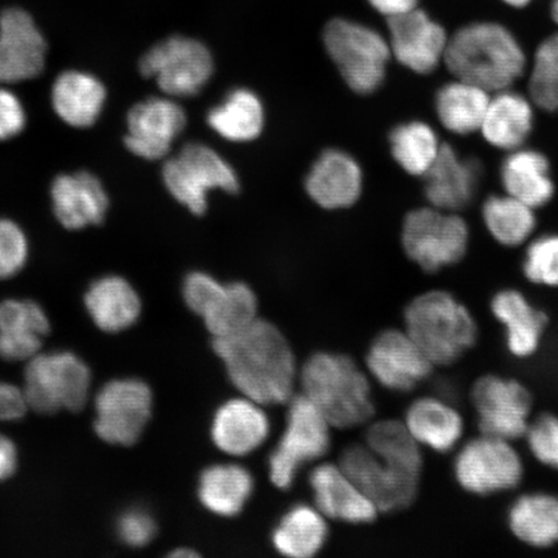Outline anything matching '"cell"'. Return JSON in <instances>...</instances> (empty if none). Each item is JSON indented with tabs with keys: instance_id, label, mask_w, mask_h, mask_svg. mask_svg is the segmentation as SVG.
<instances>
[{
	"instance_id": "6da1fadb",
	"label": "cell",
	"mask_w": 558,
	"mask_h": 558,
	"mask_svg": "<svg viewBox=\"0 0 558 558\" xmlns=\"http://www.w3.org/2000/svg\"><path fill=\"white\" fill-rule=\"evenodd\" d=\"M213 347L227 368L230 381L260 404L290 401L294 392L296 361L288 339L269 320L253 324L226 338H214Z\"/></svg>"
},
{
	"instance_id": "7a4b0ae2",
	"label": "cell",
	"mask_w": 558,
	"mask_h": 558,
	"mask_svg": "<svg viewBox=\"0 0 558 558\" xmlns=\"http://www.w3.org/2000/svg\"><path fill=\"white\" fill-rule=\"evenodd\" d=\"M444 61L457 80L488 93L511 87L526 66L519 41L506 27L494 23L472 24L453 34Z\"/></svg>"
},
{
	"instance_id": "3957f363",
	"label": "cell",
	"mask_w": 558,
	"mask_h": 558,
	"mask_svg": "<svg viewBox=\"0 0 558 558\" xmlns=\"http://www.w3.org/2000/svg\"><path fill=\"white\" fill-rule=\"evenodd\" d=\"M302 387L331 427H357L375 413L367 376L345 354L311 355L302 369Z\"/></svg>"
},
{
	"instance_id": "277c9868",
	"label": "cell",
	"mask_w": 558,
	"mask_h": 558,
	"mask_svg": "<svg viewBox=\"0 0 558 558\" xmlns=\"http://www.w3.org/2000/svg\"><path fill=\"white\" fill-rule=\"evenodd\" d=\"M404 326L435 367L456 364L478 337L471 312L446 291H429L415 298L404 310Z\"/></svg>"
},
{
	"instance_id": "5b68a950",
	"label": "cell",
	"mask_w": 558,
	"mask_h": 558,
	"mask_svg": "<svg viewBox=\"0 0 558 558\" xmlns=\"http://www.w3.org/2000/svg\"><path fill=\"white\" fill-rule=\"evenodd\" d=\"M324 41L327 52L354 93H375L386 78L390 46L378 32L344 19L326 25Z\"/></svg>"
},
{
	"instance_id": "8992f818",
	"label": "cell",
	"mask_w": 558,
	"mask_h": 558,
	"mask_svg": "<svg viewBox=\"0 0 558 558\" xmlns=\"http://www.w3.org/2000/svg\"><path fill=\"white\" fill-rule=\"evenodd\" d=\"M90 387L88 366L75 354H37L25 369V396L29 407L40 414L85 408Z\"/></svg>"
},
{
	"instance_id": "52a82bcc",
	"label": "cell",
	"mask_w": 558,
	"mask_h": 558,
	"mask_svg": "<svg viewBox=\"0 0 558 558\" xmlns=\"http://www.w3.org/2000/svg\"><path fill=\"white\" fill-rule=\"evenodd\" d=\"M330 427L304 395L291 400L283 435L269 457V476L276 487L289 490L304 464L329 451Z\"/></svg>"
},
{
	"instance_id": "ba28073f",
	"label": "cell",
	"mask_w": 558,
	"mask_h": 558,
	"mask_svg": "<svg viewBox=\"0 0 558 558\" xmlns=\"http://www.w3.org/2000/svg\"><path fill=\"white\" fill-rule=\"evenodd\" d=\"M469 241V227L456 213L436 207L418 208L403 222L404 253L429 274L462 260Z\"/></svg>"
},
{
	"instance_id": "9c48e42d",
	"label": "cell",
	"mask_w": 558,
	"mask_h": 558,
	"mask_svg": "<svg viewBox=\"0 0 558 558\" xmlns=\"http://www.w3.org/2000/svg\"><path fill=\"white\" fill-rule=\"evenodd\" d=\"M167 190L194 215H204L207 195L215 190L227 193L240 191L233 167L207 145L192 143L163 166Z\"/></svg>"
},
{
	"instance_id": "30bf717a",
	"label": "cell",
	"mask_w": 558,
	"mask_h": 558,
	"mask_svg": "<svg viewBox=\"0 0 558 558\" xmlns=\"http://www.w3.org/2000/svg\"><path fill=\"white\" fill-rule=\"evenodd\" d=\"M145 78L156 80L172 97L198 95L214 74V60L201 41L174 35L150 48L140 61Z\"/></svg>"
},
{
	"instance_id": "8fae6325",
	"label": "cell",
	"mask_w": 558,
	"mask_h": 558,
	"mask_svg": "<svg viewBox=\"0 0 558 558\" xmlns=\"http://www.w3.org/2000/svg\"><path fill=\"white\" fill-rule=\"evenodd\" d=\"M453 470L458 484L476 495L512 490L523 477L522 460L511 441L486 435L460 449Z\"/></svg>"
},
{
	"instance_id": "7c38bea8",
	"label": "cell",
	"mask_w": 558,
	"mask_h": 558,
	"mask_svg": "<svg viewBox=\"0 0 558 558\" xmlns=\"http://www.w3.org/2000/svg\"><path fill=\"white\" fill-rule=\"evenodd\" d=\"M340 466L379 512L402 511L417 497L422 474L386 462L366 445L349 446L341 453Z\"/></svg>"
},
{
	"instance_id": "4fadbf2b",
	"label": "cell",
	"mask_w": 558,
	"mask_h": 558,
	"mask_svg": "<svg viewBox=\"0 0 558 558\" xmlns=\"http://www.w3.org/2000/svg\"><path fill=\"white\" fill-rule=\"evenodd\" d=\"M185 303L214 338L246 329L257 318V298L246 283L226 284L207 274L194 276L186 284Z\"/></svg>"
},
{
	"instance_id": "5bb4252c",
	"label": "cell",
	"mask_w": 558,
	"mask_h": 558,
	"mask_svg": "<svg viewBox=\"0 0 558 558\" xmlns=\"http://www.w3.org/2000/svg\"><path fill=\"white\" fill-rule=\"evenodd\" d=\"M471 401L476 410L480 435L511 442L525 437L533 397L520 381L497 375L481 376L473 384Z\"/></svg>"
},
{
	"instance_id": "9a60e30c",
	"label": "cell",
	"mask_w": 558,
	"mask_h": 558,
	"mask_svg": "<svg viewBox=\"0 0 558 558\" xmlns=\"http://www.w3.org/2000/svg\"><path fill=\"white\" fill-rule=\"evenodd\" d=\"M151 409L153 393L145 381H109L96 397V434L111 445H135L149 422Z\"/></svg>"
},
{
	"instance_id": "2e32d148",
	"label": "cell",
	"mask_w": 558,
	"mask_h": 558,
	"mask_svg": "<svg viewBox=\"0 0 558 558\" xmlns=\"http://www.w3.org/2000/svg\"><path fill=\"white\" fill-rule=\"evenodd\" d=\"M368 372L384 388L407 393L434 373V364L407 331L387 330L368 349Z\"/></svg>"
},
{
	"instance_id": "e0dca14e",
	"label": "cell",
	"mask_w": 558,
	"mask_h": 558,
	"mask_svg": "<svg viewBox=\"0 0 558 558\" xmlns=\"http://www.w3.org/2000/svg\"><path fill=\"white\" fill-rule=\"evenodd\" d=\"M185 125L186 114L179 104L150 97L130 110L125 146L132 155L144 159L165 158Z\"/></svg>"
},
{
	"instance_id": "ac0fdd59",
	"label": "cell",
	"mask_w": 558,
	"mask_h": 558,
	"mask_svg": "<svg viewBox=\"0 0 558 558\" xmlns=\"http://www.w3.org/2000/svg\"><path fill=\"white\" fill-rule=\"evenodd\" d=\"M47 44L33 17L9 9L0 15V83L29 81L45 68Z\"/></svg>"
},
{
	"instance_id": "d6986e66",
	"label": "cell",
	"mask_w": 558,
	"mask_h": 558,
	"mask_svg": "<svg viewBox=\"0 0 558 558\" xmlns=\"http://www.w3.org/2000/svg\"><path fill=\"white\" fill-rule=\"evenodd\" d=\"M389 46L397 61L417 74H429L445 60L449 37L427 13L413 10L388 19Z\"/></svg>"
},
{
	"instance_id": "ffe728a7",
	"label": "cell",
	"mask_w": 558,
	"mask_h": 558,
	"mask_svg": "<svg viewBox=\"0 0 558 558\" xmlns=\"http://www.w3.org/2000/svg\"><path fill=\"white\" fill-rule=\"evenodd\" d=\"M425 195L432 207L457 213L471 204L481 178L477 160L465 159L449 144H442L438 157L424 174Z\"/></svg>"
},
{
	"instance_id": "44dd1931",
	"label": "cell",
	"mask_w": 558,
	"mask_h": 558,
	"mask_svg": "<svg viewBox=\"0 0 558 558\" xmlns=\"http://www.w3.org/2000/svg\"><path fill=\"white\" fill-rule=\"evenodd\" d=\"M56 218L70 230L100 225L109 208V198L95 174L80 171L60 174L51 187Z\"/></svg>"
},
{
	"instance_id": "7402d4cb",
	"label": "cell",
	"mask_w": 558,
	"mask_h": 558,
	"mask_svg": "<svg viewBox=\"0 0 558 558\" xmlns=\"http://www.w3.org/2000/svg\"><path fill=\"white\" fill-rule=\"evenodd\" d=\"M317 509L327 518L348 523H369L378 518L379 509L341 466L323 464L310 476Z\"/></svg>"
},
{
	"instance_id": "603a6c76",
	"label": "cell",
	"mask_w": 558,
	"mask_h": 558,
	"mask_svg": "<svg viewBox=\"0 0 558 558\" xmlns=\"http://www.w3.org/2000/svg\"><path fill=\"white\" fill-rule=\"evenodd\" d=\"M269 430V418L260 403L246 397L221 404L213 418L211 438L222 452L243 457L260 448Z\"/></svg>"
},
{
	"instance_id": "cb8c5ba5",
	"label": "cell",
	"mask_w": 558,
	"mask_h": 558,
	"mask_svg": "<svg viewBox=\"0 0 558 558\" xmlns=\"http://www.w3.org/2000/svg\"><path fill=\"white\" fill-rule=\"evenodd\" d=\"M305 190L320 207L337 209L352 206L362 192L361 167L344 151L326 150L306 177Z\"/></svg>"
},
{
	"instance_id": "d4e9b609",
	"label": "cell",
	"mask_w": 558,
	"mask_h": 558,
	"mask_svg": "<svg viewBox=\"0 0 558 558\" xmlns=\"http://www.w3.org/2000/svg\"><path fill=\"white\" fill-rule=\"evenodd\" d=\"M492 312L507 330V344L514 357L526 359L538 351L548 326L546 313L534 308L518 290H504L494 296Z\"/></svg>"
},
{
	"instance_id": "484cf974",
	"label": "cell",
	"mask_w": 558,
	"mask_h": 558,
	"mask_svg": "<svg viewBox=\"0 0 558 558\" xmlns=\"http://www.w3.org/2000/svg\"><path fill=\"white\" fill-rule=\"evenodd\" d=\"M403 423L418 445L442 453L456 448L464 432L459 411L436 397H422L411 403Z\"/></svg>"
},
{
	"instance_id": "4316f807",
	"label": "cell",
	"mask_w": 558,
	"mask_h": 558,
	"mask_svg": "<svg viewBox=\"0 0 558 558\" xmlns=\"http://www.w3.org/2000/svg\"><path fill=\"white\" fill-rule=\"evenodd\" d=\"M533 124L532 102L505 89L492 97L480 131L495 148L512 151L525 144Z\"/></svg>"
},
{
	"instance_id": "83f0119b",
	"label": "cell",
	"mask_w": 558,
	"mask_h": 558,
	"mask_svg": "<svg viewBox=\"0 0 558 558\" xmlns=\"http://www.w3.org/2000/svg\"><path fill=\"white\" fill-rule=\"evenodd\" d=\"M85 303L94 323L107 332L129 329L142 313V300L136 290L117 276L102 277L90 284Z\"/></svg>"
},
{
	"instance_id": "f1b7e54d",
	"label": "cell",
	"mask_w": 558,
	"mask_h": 558,
	"mask_svg": "<svg viewBox=\"0 0 558 558\" xmlns=\"http://www.w3.org/2000/svg\"><path fill=\"white\" fill-rule=\"evenodd\" d=\"M107 89L88 73L65 72L52 87V105L62 121L72 128L86 129L100 117Z\"/></svg>"
},
{
	"instance_id": "f546056e",
	"label": "cell",
	"mask_w": 558,
	"mask_h": 558,
	"mask_svg": "<svg viewBox=\"0 0 558 558\" xmlns=\"http://www.w3.org/2000/svg\"><path fill=\"white\" fill-rule=\"evenodd\" d=\"M500 178L506 193L530 207H543L554 197L549 162L539 151L512 150L501 165Z\"/></svg>"
},
{
	"instance_id": "4dcf8cb0",
	"label": "cell",
	"mask_w": 558,
	"mask_h": 558,
	"mask_svg": "<svg viewBox=\"0 0 558 558\" xmlns=\"http://www.w3.org/2000/svg\"><path fill=\"white\" fill-rule=\"evenodd\" d=\"M254 487L253 474L244 466L214 464L201 473L198 499L207 511L221 518H234L246 506Z\"/></svg>"
},
{
	"instance_id": "1f68e13d",
	"label": "cell",
	"mask_w": 558,
	"mask_h": 558,
	"mask_svg": "<svg viewBox=\"0 0 558 558\" xmlns=\"http://www.w3.org/2000/svg\"><path fill=\"white\" fill-rule=\"evenodd\" d=\"M515 538L534 548H549L558 543V497L553 494L522 495L508 514Z\"/></svg>"
},
{
	"instance_id": "d6a6232c",
	"label": "cell",
	"mask_w": 558,
	"mask_h": 558,
	"mask_svg": "<svg viewBox=\"0 0 558 558\" xmlns=\"http://www.w3.org/2000/svg\"><path fill=\"white\" fill-rule=\"evenodd\" d=\"M329 536L324 514L306 505H296L278 521L271 543L278 554L292 558L317 555Z\"/></svg>"
},
{
	"instance_id": "836d02e7",
	"label": "cell",
	"mask_w": 558,
	"mask_h": 558,
	"mask_svg": "<svg viewBox=\"0 0 558 558\" xmlns=\"http://www.w3.org/2000/svg\"><path fill=\"white\" fill-rule=\"evenodd\" d=\"M492 96L470 82L456 80L438 90L436 111L446 130L460 136L480 131Z\"/></svg>"
},
{
	"instance_id": "e575fe53",
	"label": "cell",
	"mask_w": 558,
	"mask_h": 558,
	"mask_svg": "<svg viewBox=\"0 0 558 558\" xmlns=\"http://www.w3.org/2000/svg\"><path fill=\"white\" fill-rule=\"evenodd\" d=\"M209 128L233 143H247L259 137L264 128L263 104L253 90L239 88L209 111Z\"/></svg>"
},
{
	"instance_id": "d590c367",
	"label": "cell",
	"mask_w": 558,
	"mask_h": 558,
	"mask_svg": "<svg viewBox=\"0 0 558 558\" xmlns=\"http://www.w3.org/2000/svg\"><path fill=\"white\" fill-rule=\"evenodd\" d=\"M483 218L494 240L508 247L526 242L536 226L534 208L508 194L488 198Z\"/></svg>"
},
{
	"instance_id": "8d00e7d4",
	"label": "cell",
	"mask_w": 558,
	"mask_h": 558,
	"mask_svg": "<svg viewBox=\"0 0 558 558\" xmlns=\"http://www.w3.org/2000/svg\"><path fill=\"white\" fill-rule=\"evenodd\" d=\"M389 142L396 162L413 177H424L429 171L442 145L434 129L424 122L397 125Z\"/></svg>"
},
{
	"instance_id": "74e56055",
	"label": "cell",
	"mask_w": 558,
	"mask_h": 558,
	"mask_svg": "<svg viewBox=\"0 0 558 558\" xmlns=\"http://www.w3.org/2000/svg\"><path fill=\"white\" fill-rule=\"evenodd\" d=\"M366 446L386 462L422 474V446L416 442L403 422L388 418L369 425L366 432Z\"/></svg>"
},
{
	"instance_id": "f35d334b",
	"label": "cell",
	"mask_w": 558,
	"mask_h": 558,
	"mask_svg": "<svg viewBox=\"0 0 558 558\" xmlns=\"http://www.w3.org/2000/svg\"><path fill=\"white\" fill-rule=\"evenodd\" d=\"M529 89L536 107L558 110V33L536 50Z\"/></svg>"
},
{
	"instance_id": "ab89813d",
	"label": "cell",
	"mask_w": 558,
	"mask_h": 558,
	"mask_svg": "<svg viewBox=\"0 0 558 558\" xmlns=\"http://www.w3.org/2000/svg\"><path fill=\"white\" fill-rule=\"evenodd\" d=\"M50 331V320L32 300L0 303V335L5 338L41 340Z\"/></svg>"
},
{
	"instance_id": "60d3db41",
	"label": "cell",
	"mask_w": 558,
	"mask_h": 558,
	"mask_svg": "<svg viewBox=\"0 0 558 558\" xmlns=\"http://www.w3.org/2000/svg\"><path fill=\"white\" fill-rule=\"evenodd\" d=\"M523 274L530 282L558 288V235H543L530 244Z\"/></svg>"
},
{
	"instance_id": "b9f144b4",
	"label": "cell",
	"mask_w": 558,
	"mask_h": 558,
	"mask_svg": "<svg viewBox=\"0 0 558 558\" xmlns=\"http://www.w3.org/2000/svg\"><path fill=\"white\" fill-rule=\"evenodd\" d=\"M525 438L535 459L558 471V416L544 413L530 421Z\"/></svg>"
},
{
	"instance_id": "7bdbcfd3",
	"label": "cell",
	"mask_w": 558,
	"mask_h": 558,
	"mask_svg": "<svg viewBox=\"0 0 558 558\" xmlns=\"http://www.w3.org/2000/svg\"><path fill=\"white\" fill-rule=\"evenodd\" d=\"M27 260V241L15 222L0 219V279L19 274Z\"/></svg>"
},
{
	"instance_id": "ee69618b",
	"label": "cell",
	"mask_w": 558,
	"mask_h": 558,
	"mask_svg": "<svg viewBox=\"0 0 558 558\" xmlns=\"http://www.w3.org/2000/svg\"><path fill=\"white\" fill-rule=\"evenodd\" d=\"M117 533L128 546L142 548L156 538L157 523L145 509L132 508L118 519Z\"/></svg>"
},
{
	"instance_id": "f6af8a7d",
	"label": "cell",
	"mask_w": 558,
	"mask_h": 558,
	"mask_svg": "<svg viewBox=\"0 0 558 558\" xmlns=\"http://www.w3.org/2000/svg\"><path fill=\"white\" fill-rule=\"evenodd\" d=\"M25 124L26 114L19 97L0 88V142L21 134Z\"/></svg>"
},
{
	"instance_id": "bcb514c9",
	"label": "cell",
	"mask_w": 558,
	"mask_h": 558,
	"mask_svg": "<svg viewBox=\"0 0 558 558\" xmlns=\"http://www.w3.org/2000/svg\"><path fill=\"white\" fill-rule=\"evenodd\" d=\"M27 403L24 390L12 384L0 383V421H17L25 415Z\"/></svg>"
},
{
	"instance_id": "7dc6e473",
	"label": "cell",
	"mask_w": 558,
	"mask_h": 558,
	"mask_svg": "<svg viewBox=\"0 0 558 558\" xmlns=\"http://www.w3.org/2000/svg\"><path fill=\"white\" fill-rule=\"evenodd\" d=\"M17 466V450L10 438L0 435V481L9 478Z\"/></svg>"
},
{
	"instance_id": "c3c4849f",
	"label": "cell",
	"mask_w": 558,
	"mask_h": 558,
	"mask_svg": "<svg viewBox=\"0 0 558 558\" xmlns=\"http://www.w3.org/2000/svg\"><path fill=\"white\" fill-rule=\"evenodd\" d=\"M381 15L392 19L416 9L417 0H368Z\"/></svg>"
},
{
	"instance_id": "681fc988",
	"label": "cell",
	"mask_w": 558,
	"mask_h": 558,
	"mask_svg": "<svg viewBox=\"0 0 558 558\" xmlns=\"http://www.w3.org/2000/svg\"><path fill=\"white\" fill-rule=\"evenodd\" d=\"M172 557H195L198 556L197 553H194L192 549H179L174 550V553L171 554Z\"/></svg>"
},
{
	"instance_id": "f907efd6",
	"label": "cell",
	"mask_w": 558,
	"mask_h": 558,
	"mask_svg": "<svg viewBox=\"0 0 558 558\" xmlns=\"http://www.w3.org/2000/svg\"><path fill=\"white\" fill-rule=\"evenodd\" d=\"M504 2L514 7V9H522V7H526L532 0H504Z\"/></svg>"
},
{
	"instance_id": "816d5d0a",
	"label": "cell",
	"mask_w": 558,
	"mask_h": 558,
	"mask_svg": "<svg viewBox=\"0 0 558 558\" xmlns=\"http://www.w3.org/2000/svg\"><path fill=\"white\" fill-rule=\"evenodd\" d=\"M550 13H553V19L555 23L558 25V0H554L553 11H550Z\"/></svg>"
}]
</instances>
